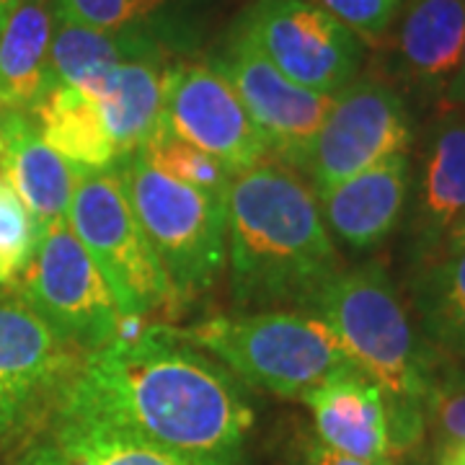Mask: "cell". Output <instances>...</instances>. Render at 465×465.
Wrapping results in <instances>:
<instances>
[{
  "label": "cell",
  "mask_w": 465,
  "mask_h": 465,
  "mask_svg": "<svg viewBox=\"0 0 465 465\" xmlns=\"http://www.w3.org/2000/svg\"><path fill=\"white\" fill-rule=\"evenodd\" d=\"M52 411L232 465L253 427L241 382L161 326L84 351Z\"/></svg>",
  "instance_id": "6da1fadb"
},
{
  "label": "cell",
  "mask_w": 465,
  "mask_h": 465,
  "mask_svg": "<svg viewBox=\"0 0 465 465\" xmlns=\"http://www.w3.org/2000/svg\"><path fill=\"white\" fill-rule=\"evenodd\" d=\"M225 204L231 284L241 302H311L341 272L316 194L284 166L232 176Z\"/></svg>",
  "instance_id": "7a4b0ae2"
},
{
  "label": "cell",
  "mask_w": 465,
  "mask_h": 465,
  "mask_svg": "<svg viewBox=\"0 0 465 465\" xmlns=\"http://www.w3.org/2000/svg\"><path fill=\"white\" fill-rule=\"evenodd\" d=\"M311 302L349 365L378 382L403 414L424 419L432 393L430 367L385 269L370 264L336 272Z\"/></svg>",
  "instance_id": "3957f363"
},
{
  "label": "cell",
  "mask_w": 465,
  "mask_h": 465,
  "mask_svg": "<svg viewBox=\"0 0 465 465\" xmlns=\"http://www.w3.org/2000/svg\"><path fill=\"white\" fill-rule=\"evenodd\" d=\"M168 336L204 349L235 378L282 399H302L311 388L349 365L331 329L316 313L217 316Z\"/></svg>",
  "instance_id": "277c9868"
},
{
  "label": "cell",
  "mask_w": 465,
  "mask_h": 465,
  "mask_svg": "<svg viewBox=\"0 0 465 465\" xmlns=\"http://www.w3.org/2000/svg\"><path fill=\"white\" fill-rule=\"evenodd\" d=\"M116 173L176 300L210 290L228 259L225 197L173 182L140 153L122 158Z\"/></svg>",
  "instance_id": "5b68a950"
},
{
  "label": "cell",
  "mask_w": 465,
  "mask_h": 465,
  "mask_svg": "<svg viewBox=\"0 0 465 465\" xmlns=\"http://www.w3.org/2000/svg\"><path fill=\"white\" fill-rule=\"evenodd\" d=\"M67 225L96 264L127 323L140 326L143 318L176 302L161 259L127 200L116 166L78 179L67 210Z\"/></svg>",
  "instance_id": "8992f818"
},
{
  "label": "cell",
  "mask_w": 465,
  "mask_h": 465,
  "mask_svg": "<svg viewBox=\"0 0 465 465\" xmlns=\"http://www.w3.org/2000/svg\"><path fill=\"white\" fill-rule=\"evenodd\" d=\"M16 287L18 295L81 351L137 331V326L119 313L112 290L67 220L42 228L32 262L16 280Z\"/></svg>",
  "instance_id": "52a82bcc"
},
{
  "label": "cell",
  "mask_w": 465,
  "mask_h": 465,
  "mask_svg": "<svg viewBox=\"0 0 465 465\" xmlns=\"http://www.w3.org/2000/svg\"><path fill=\"white\" fill-rule=\"evenodd\" d=\"M81 357L21 295H0V445L52 414Z\"/></svg>",
  "instance_id": "ba28073f"
},
{
  "label": "cell",
  "mask_w": 465,
  "mask_h": 465,
  "mask_svg": "<svg viewBox=\"0 0 465 465\" xmlns=\"http://www.w3.org/2000/svg\"><path fill=\"white\" fill-rule=\"evenodd\" d=\"M292 84L333 96L362 65L365 45L316 0H256L238 21Z\"/></svg>",
  "instance_id": "9c48e42d"
},
{
  "label": "cell",
  "mask_w": 465,
  "mask_h": 465,
  "mask_svg": "<svg viewBox=\"0 0 465 465\" xmlns=\"http://www.w3.org/2000/svg\"><path fill=\"white\" fill-rule=\"evenodd\" d=\"M411 137V116L399 91L375 78H354L333 94L331 109L302 171L313 179L321 194L406 153Z\"/></svg>",
  "instance_id": "30bf717a"
},
{
  "label": "cell",
  "mask_w": 465,
  "mask_h": 465,
  "mask_svg": "<svg viewBox=\"0 0 465 465\" xmlns=\"http://www.w3.org/2000/svg\"><path fill=\"white\" fill-rule=\"evenodd\" d=\"M210 65L243 101L253 124L264 134L269 153L290 166L305 168L333 96L292 84L266 60L241 24H235Z\"/></svg>",
  "instance_id": "8fae6325"
},
{
  "label": "cell",
  "mask_w": 465,
  "mask_h": 465,
  "mask_svg": "<svg viewBox=\"0 0 465 465\" xmlns=\"http://www.w3.org/2000/svg\"><path fill=\"white\" fill-rule=\"evenodd\" d=\"M161 127L213 155L231 176L266 163L269 145L243 101L213 65L173 63L163 81Z\"/></svg>",
  "instance_id": "7c38bea8"
},
{
  "label": "cell",
  "mask_w": 465,
  "mask_h": 465,
  "mask_svg": "<svg viewBox=\"0 0 465 465\" xmlns=\"http://www.w3.org/2000/svg\"><path fill=\"white\" fill-rule=\"evenodd\" d=\"M300 401L313 414L318 442L351 458L393 463L424 432L421 416L403 414L378 382L351 365L336 370Z\"/></svg>",
  "instance_id": "4fadbf2b"
},
{
  "label": "cell",
  "mask_w": 465,
  "mask_h": 465,
  "mask_svg": "<svg viewBox=\"0 0 465 465\" xmlns=\"http://www.w3.org/2000/svg\"><path fill=\"white\" fill-rule=\"evenodd\" d=\"M393 26L403 75L424 94L450 101L463 60L465 0H403Z\"/></svg>",
  "instance_id": "5bb4252c"
},
{
  "label": "cell",
  "mask_w": 465,
  "mask_h": 465,
  "mask_svg": "<svg viewBox=\"0 0 465 465\" xmlns=\"http://www.w3.org/2000/svg\"><path fill=\"white\" fill-rule=\"evenodd\" d=\"M11 465H232L197 460L119 434L78 416L52 411L24 437Z\"/></svg>",
  "instance_id": "9a60e30c"
},
{
  "label": "cell",
  "mask_w": 465,
  "mask_h": 465,
  "mask_svg": "<svg viewBox=\"0 0 465 465\" xmlns=\"http://www.w3.org/2000/svg\"><path fill=\"white\" fill-rule=\"evenodd\" d=\"M411 166L399 153L378 166L367 168L347 182L318 194L326 228H331L351 249H372L399 225L409 200Z\"/></svg>",
  "instance_id": "2e32d148"
},
{
  "label": "cell",
  "mask_w": 465,
  "mask_h": 465,
  "mask_svg": "<svg viewBox=\"0 0 465 465\" xmlns=\"http://www.w3.org/2000/svg\"><path fill=\"white\" fill-rule=\"evenodd\" d=\"M0 176L42 228L67 220L78 176L42 140L32 114L0 109Z\"/></svg>",
  "instance_id": "e0dca14e"
},
{
  "label": "cell",
  "mask_w": 465,
  "mask_h": 465,
  "mask_svg": "<svg viewBox=\"0 0 465 465\" xmlns=\"http://www.w3.org/2000/svg\"><path fill=\"white\" fill-rule=\"evenodd\" d=\"M163 57H143L101 70L81 88L99 106L119 161L133 155L161 127L163 116Z\"/></svg>",
  "instance_id": "ac0fdd59"
},
{
  "label": "cell",
  "mask_w": 465,
  "mask_h": 465,
  "mask_svg": "<svg viewBox=\"0 0 465 465\" xmlns=\"http://www.w3.org/2000/svg\"><path fill=\"white\" fill-rule=\"evenodd\" d=\"M52 0H29L0 26V109L32 114L52 85Z\"/></svg>",
  "instance_id": "d6986e66"
},
{
  "label": "cell",
  "mask_w": 465,
  "mask_h": 465,
  "mask_svg": "<svg viewBox=\"0 0 465 465\" xmlns=\"http://www.w3.org/2000/svg\"><path fill=\"white\" fill-rule=\"evenodd\" d=\"M34 124L75 176H91L119 163L96 101L75 85L52 84L34 106Z\"/></svg>",
  "instance_id": "ffe728a7"
},
{
  "label": "cell",
  "mask_w": 465,
  "mask_h": 465,
  "mask_svg": "<svg viewBox=\"0 0 465 465\" xmlns=\"http://www.w3.org/2000/svg\"><path fill=\"white\" fill-rule=\"evenodd\" d=\"M143 57L166 60V45L148 32H101L54 18L50 50L52 84L84 88L101 70Z\"/></svg>",
  "instance_id": "44dd1931"
},
{
  "label": "cell",
  "mask_w": 465,
  "mask_h": 465,
  "mask_svg": "<svg viewBox=\"0 0 465 465\" xmlns=\"http://www.w3.org/2000/svg\"><path fill=\"white\" fill-rule=\"evenodd\" d=\"M465 213V119L448 114L432 137L419 182L416 228L440 238Z\"/></svg>",
  "instance_id": "7402d4cb"
},
{
  "label": "cell",
  "mask_w": 465,
  "mask_h": 465,
  "mask_svg": "<svg viewBox=\"0 0 465 465\" xmlns=\"http://www.w3.org/2000/svg\"><path fill=\"white\" fill-rule=\"evenodd\" d=\"M173 0H52L54 18L101 32H148L163 45L171 39L166 11Z\"/></svg>",
  "instance_id": "603a6c76"
},
{
  "label": "cell",
  "mask_w": 465,
  "mask_h": 465,
  "mask_svg": "<svg viewBox=\"0 0 465 465\" xmlns=\"http://www.w3.org/2000/svg\"><path fill=\"white\" fill-rule=\"evenodd\" d=\"M424 316L440 344L465 357V251L448 253L424 287Z\"/></svg>",
  "instance_id": "cb8c5ba5"
},
{
  "label": "cell",
  "mask_w": 465,
  "mask_h": 465,
  "mask_svg": "<svg viewBox=\"0 0 465 465\" xmlns=\"http://www.w3.org/2000/svg\"><path fill=\"white\" fill-rule=\"evenodd\" d=\"M137 153L148 161L150 166L171 176L173 182L197 186L202 192H210L217 197H228L232 182L231 173L220 166L213 155L173 137L163 127H158V133L153 134Z\"/></svg>",
  "instance_id": "d4e9b609"
},
{
  "label": "cell",
  "mask_w": 465,
  "mask_h": 465,
  "mask_svg": "<svg viewBox=\"0 0 465 465\" xmlns=\"http://www.w3.org/2000/svg\"><path fill=\"white\" fill-rule=\"evenodd\" d=\"M42 225L0 176V284H16L32 262Z\"/></svg>",
  "instance_id": "484cf974"
},
{
  "label": "cell",
  "mask_w": 465,
  "mask_h": 465,
  "mask_svg": "<svg viewBox=\"0 0 465 465\" xmlns=\"http://www.w3.org/2000/svg\"><path fill=\"white\" fill-rule=\"evenodd\" d=\"M333 18L362 39V45H382L396 24L403 0H316Z\"/></svg>",
  "instance_id": "4316f807"
},
{
  "label": "cell",
  "mask_w": 465,
  "mask_h": 465,
  "mask_svg": "<svg viewBox=\"0 0 465 465\" xmlns=\"http://www.w3.org/2000/svg\"><path fill=\"white\" fill-rule=\"evenodd\" d=\"M427 409L445 440H465V388H432Z\"/></svg>",
  "instance_id": "83f0119b"
},
{
  "label": "cell",
  "mask_w": 465,
  "mask_h": 465,
  "mask_svg": "<svg viewBox=\"0 0 465 465\" xmlns=\"http://www.w3.org/2000/svg\"><path fill=\"white\" fill-rule=\"evenodd\" d=\"M298 465H396V463H375V460H362V458H351L339 450L326 448L318 440L302 442L298 452Z\"/></svg>",
  "instance_id": "f1b7e54d"
},
{
  "label": "cell",
  "mask_w": 465,
  "mask_h": 465,
  "mask_svg": "<svg viewBox=\"0 0 465 465\" xmlns=\"http://www.w3.org/2000/svg\"><path fill=\"white\" fill-rule=\"evenodd\" d=\"M437 465H465V440H445L437 452Z\"/></svg>",
  "instance_id": "f546056e"
},
{
  "label": "cell",
  "mask_w": 465,
  "mask_h": 465,
  "mask_svg": "<svg viewBox=\"0 0 465 465\" xmlns=\"http://www.w3.org/2000/svg\"><path fill=\"white\" fill-rule=\"evenodd\" d=\"M458 251H465V213L448 231V253H458Z\"/></svg>",
  "instance_id": "4dcf8cb0"
},
{
  "label": "cell",
  "mask_w": 465,
  "mask_h": 465,
  "mask_svg": "<svg viewBox=\"0 0 465 465\" xmlns=\"http://www.w3.org/2000/svg\"><path fill=\"white\" fill-rule=\"evenodd\" d=\"M450 99L460 101L465 106V45H463V60H460V70H458V78H455V85H452V94Z\"/></svg>",
  "instance_id": "1f68e13d"
},
{
  "label": "cell",
  "mask_w": 465,
  "mask_h": 465,
  "mask_svg": "<svg viewBox=\"0 0 465 465\" xmlns=\"http://www.w3.org/2000/svg\"><path fill=\"white\" fill-rule=\"evenodd\" d=\"M21 3H29V0H0V26H3V21L8 18V14L18 8Z\"/></svg>",
  "instance_id": "d6a6232c"
}]
</instances>
